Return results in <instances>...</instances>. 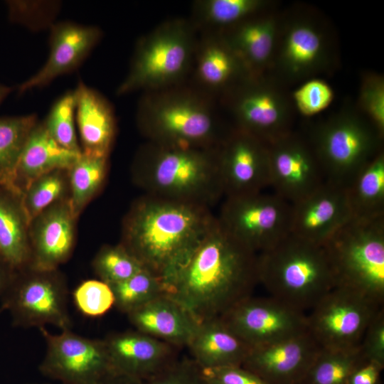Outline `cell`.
Wrapping results in <instances>:
<instances>
[{
	"instance_id": "1",
	"label": "cell",
	"mask_w": 384,
	"mask_h": 384,
	"mask_svg": "<svg viewBox=\"0 0 384 384\" xmlns=\"http://www.w3.org/2000/svg\"><path fill=\"white\" fill-rule=\"evenodd\" d=\"M257 254L220 224L212 225L166 286L167 294L199 322L223 316L259 283Z\"/></svg>"
},
{
	"instance_id": "2",
	"label": "cell",
	"mask_w": 384,
	"mask_h": 384,
	"mask_svg": "<svg viewBox=\"0 0 384 384\" xmlns=\"http://www.w3.org/2000/svg\"><path fill=\"white\" fill-rule=\"evenodd\" d=\"M215 218L209 208L146 194L125 218L120 244L166 290Z\"/></svg>"
},
{
	"instance_id": "3",
	"label": "cell",
	"mask_w": 384,
	"mask_h": 384,
	"mask_svg": "<svg viewBox=\"0 0 384 384\" xmlns=\"http://www.w3.org/2000/svg\"><path fill=\"white\" fill-rule=\"evenodd\" d=\"M146 195L210 208L224 196L217 147L193 148L147 142L134 166Z\"/></svg>"
},
{
	"instance_id": "4",
	"label": "cell",
	"mask_w": 384,
	"mask_h": 384,
	"mask_svg": "<svg viewBox=\"0 0 384 384\" xmlns=\"http://www.w3.org/2000/svg\"><path fill=\"white\" fill-rule=\"evenodd\" d=\"M136 119L147 142L183 147H217L230 130L220 122L213 97L183 83L144 92Z\"/></svg>"
},
{
	"instance_id": "5",
	"label": "cell",
	"mask_w": 384,
	"mask_h": 384,
	"mask_svg": "<svg viewBox=\"0 0 384 384\" xmlns=\"http://www.w3.org/2000/svg\"><path fill=\"white\" fill-rule=\"evenodd\" d=\"M257 265L270 297L303 312L336 286L324 246L292 234L258 253Z\"/></svg>"
},
{
	"instance_id": "6",
	"label": "cell",
	"mask_w": 384,
	"mask_h": 384,
	"mask_svg": "<svg viewBox=\"0 0 384 384\" xmlns=\"http://www.w3.org/2000/svg\"><path fill=\"white\" fill-rule=\"evenodd\" d=\"M198 32L190 20H167L138 41L117 95L161 90L183 83L191 73Z\"/></svg>"
},
{
	"instance_id": "7",
	"label": "cell",
	"mask_w": 384,
	"mask_h": 384,
	"mask_svg": "<svg viewBox=\"0 0 384 384\" xmlns=\"http://www.w3.org/2000/svg\"><path fill=\"white\" fill-rule=\"evenodd\" d=\"M323 246L336 286L353 289L383 305L384 215L351 218Z\"/></svg>"
},
{
	"instance_id": "8",
	"label": "cell",
	"mask_w": 384,
	"mask_h": 384,
	"mask_svg": "<svg viewBox=\"0 0 384 384\" xmlns=\"http://www.w3.org/2000/svg\"><path fill=\"white\" fill-rule=\"evenodd\" d=\"M382 136L371 123L342 114L320 125L310 143L326 181L346 188L381 151Z\"/></svg>"
},
{
	"instance_id": "9",
	"label": "cell",
	"mask_w": 384,
	"mask_h": 384,
	"mask_svg": "<svg viewBox=\"0 0 384 384\" xmlns=\"http://www.w3.org/2000/svg\"><path fill=\"white\" fill-rule=\"evenodd\" d=\"M68 299L67 284L57 270H38L28 265L14 270L0 309L9 311L16 327L40 329L51 325L64 330L72 327Z\"/></svg>"
},
{
	"instance_id": "10",
	"label": "cell",
	"mask_w": 384,
	"mask_h": 384,
	"mask_svg": "<svg viewBox=\"0 0 384 384\" xmlns=\"http://www.w3.org/2000/svg\"><path fill=\"white\" fill-rule=\"evenodd\" d=\"M291 204L275 194L262 191L225 197L216 216L235 239L258 254L290 234Z\"/></svg>"
},
{
	"instance_id": "11",
	"label": "cell",
	"mask_w": 384,
	"mask_h": 384,
	"mask_svg": "<svg viewBox=\"0 0 384 384\" xmlns=\"http://www.w3.org/2000/svg\"><path fill=\"white\" fill-rule=\"evenodd\" d=\"M382 306L353 289L337 285L310 310L308 331L321 347H356Z\"/></svg>"
},
{
	"instance_id": "12",
	"label": "cell",
	"mask_w": 384,
	"mask_h": 384,
	"mask_svg": "<svg viewBox=\"0 0 384 384\" xmlns=\"http://www.w3.org/2000/svg\"><path fill=\"white\" fill-rule=\"evenodd\" d=\"M46 354L39 365L43 376L60 384H101L114 371L103 339L82 336L71 329L53 334L40 329Z\"/></svg>"
},
{
	"instance_id": "13",
	"label": "cell",
	"mask_w": 384,
	"mask_h": 384,
	"mask_svg": "<svg viewBox=\"0 0 384 384\" xmlns=\"http://www.w3.org/2000/svg\"><path fill=\"white\" fill-rule=\"evenodd\" d=\"M237 129L270 144L289 134V113L283 97L260 78L249 75L223 95Z\"/></svg>"
},
{
	"instance_id": "14",
	"label": "cell",
	"mask_w": 384,
	"mask_h": 384,
	"mask_svg": "<svg viewBox=\"0 0 384 384\" xmlns=\"http://www.w3.org/2000/svg\"><path fill=\"white\" fill-rule=\"evenodd\" d=\"M251 348L306 331V315L277 299L252 297L241 301L220 317Z\"/></svg>"
},
{
	"instance_id": "15",
	"label": "cell",
	"mask_w": 384,
	"mask_h": 384,
	"mask_svg": "<svg viewBox=\"0 0 384 384\" xmlns=\"http://www.w3.org/2000/svg\"><path fill=\"white\" fill-rule=\"evenodd\" d=\"M225 197L263 191L270 186L268 144L235 127L217 146Z\"/></svg>"
},
{
	"instance_id": "16",
	"label": "cell",
	"mask_w": 384,
	"mask_h": 384,
	"mask_svg": "<svg viewBox=\"0 0 384 384\" xmlns=\"http://www.w3.org/2000/svg\"><path fill=\"white\" fill-rule=\"evenodd\" d=\"M268 149L270 186L290 204L309 196L326 181L310 142L289 132L268 144Z\"/></svg>"
},
{
	"instance_id": "17",
	"label": "cell",
	"mask_w": 384,
	"mask_h": 384,
	"mask_svg": "<svg viewBox=\"0 0 384 384\" xmlns=\"http://www.w3.org/2000/svg\"><path fill=\"white\" fill-rule=\"evenodd\" d=\"M320 348L307 330L252 347L242 366L268 384H299Z\"/></svg>"
},
{
	"instance_id": "18",
	"label": "cell",
	"mask_w": 384,
	"mask_h": 384,
	"mask_svg": "<svg viewBox=\"0 0 384 384\" xmlns=\"http://www.w3.org/2000/svg\"><path fill=\"white\" fill-rule=\"evenodd\" d=\"M351 218L346 188L326 181L291 204L290 234L323 245Z\"/></svg>"
},
{
	"instance_id": "19",
	"label": "cell",
	"mask_w": 384,
	"mask_h": 384,
	"mask_svg": "<svg viewBox=\"0 0 384 384\" xmlns=\"http://www.w3.org/2000/svg\"><path fill=\"white\" fill-rule=\"evenodd\" d=\"M101 30L70 21L50 27V52L43 66L17 87L18 94L48 85L58 77L79 66L99 42Z\"/></svg>"
},
{
	"instance_id": "20",
	"label": "cell",
	"mask_w": 384,
	"mask_h": 384,
	"mask_svg": "<svg viewBox=\"0 0 384 384\" xmlns=\"http://www.w3.org/2000/svg\"><path fill=\"white\" fill-rule=\"evenodd\" d=\"M103 340L114 371L142 381L177 359L176 347L136 329L112 333Z\"/></svg>"
},
{
	"instance_id": "21",
	"label": "cell",
	"mask_w": 384,
	"mask_h": 384,
	"mask_svg": "<svg viewBox=\"0 0 384 384\" xmlns=\"http://www.w3.org/2000/svg\"><path fill=\"white\" fill-rule=\"evenodd\" d=\"M200 34L191 70V85L213 98L249 75L222 33Z\"/></svg>"
},
{
	"instance_id": "22",
	"label": "cell",
	"mask_w": 384,
	"mask_h": 384,
	"mask_svg": "<svg viewBox=\"0 0 384 384\" xmlns=\"http://www.w3.org/2000/svg\"><path fill=\"white\" fill-rule=\"evenodd\" d=\"M75 218L69 202L51 206L36 218L31 242V267L55 270L68 259L74 245Z\"/></svg>"
},
{
	"instance_id": "23",
	"label": "cell",
	"mask_w": 384,
	"mask_h": 384,
	"mask_svg": "<svg viewBox=\"0 0 384 384\" xmlns=\"http://www.w3.org/2000/svg\"><path fill=\"white\" fill-rule=\"evenodd\" d=\"M127 315L136 330L176 348L188 346L200 323L168 294L159 297Z\"/></svg>"
},
{
	"instance_id": "24",
	"label": "cell",
	"mask_w": 384,
	"mask_h": 384,
	"mask_svg": "<svg viewBox=\"0 0 384 384\" xmlns=\"http://www.w3.org/2000/svg\"><path fill=\"white\" fill-rule=\"evenodd\" d=\"M82 153L60 146L49 134L44 123L37 122L31 130L21 151L15 176V186L21 196L40 177L69 169Z\"/></svg>"
},
{
	"instance_id": "25",
	"label": "cell",
	"mask_w": 384,
	"mask_h": 384,
	"mask_svg": "<svg viewBox=\"0 0 384 384\" xmlns=\"http://www.w3.org/2000/svg\"><path fill=\"white\" fill-rule=\"evenodd\" d=\"M75 121L82 153L108 156L115 134V118L110 102L97 90L80 81L74 90Z\"/></svg>"
},
{
	"instance_id": "26",
	"label": "cell",
	"mask_w": 384,
	"mask_h": 384,
	"mask_svg": "<svg viewBox=\"0 0 384 384\" xmlns=\"http://www.w3.org/2000/svg\"><path fill=\"white\" fill-rule=\"evenodd\" d=\"M187 347L202 369L242 366L251 349L220 317L201 321Z\"/></svg>"
},
{
	"instance_id": "27",
	"label": "cell",
	"mask_w": 384,
	"mask_h": 384,
	"mask_svg": "<svg viewBox=\"0 0 384 384\" xmlns=\"http://www.w3.org/2000/svg\"><path fill=\"white\" fill-rule=\"evenodd\" d=\"M222 33L249 75H260L270 60L275 42L271 18L247 19Z\"/></svg>"
},
{
	"instance_id": "28",
	"label": "cell",
	"mask_w": 384,
	"mask_h": 384,
	"mask_svg": "<svg viewBox=\"0 0 384 384\" xmlns=\"http://www.w3.org/2000/svg\"><path fill=\"white\" fill-rule=\"evenodd\" d=\"M21 198L0 186V257L14 270L30 265L31 243Z\"/></svg>"
},
{
	"instance_id": "29",
	"label": "cell",
	"mask_w": 384,
	"mask_h": 384,
	"mask_svg": "<svg viewBox=\"0 0 384 384\" xmlns=\"http://www.w3.org/2000/svg\"><path fill=\"white\" fill-rule=\"evenodd\" d=\"M352 218L384 215V154L380 151L346 187Z\"/></svg>"
},
{
	"instance_id": "30",
	"label": "cell",
	"mask_w": 384,
	"mask_h": 384,
	"mask_svg": "<svg viewBox=\"0 0 384 384\" xmlns=\"http://www.w3.org/2000/svg\"><path fill=\"white\" fill-rule=\"evenodd\" d=\"M262 4L257 0L196 1L190 21L198 33L224 32L248 19Z\"/></svg>"
},
{
	"instance_id": "31",
	"label": "cell",
	"mask_w": 384,
	"mask_h": 384,
	"mask_svg": "<svg viewBox=\"0 0 384 384\" xmlns=\"http://www.w3.org/2000/svg\"><path fill=\"white\" fill-rule=\"evenodd\" d=\"M323 54V41L319 31L307 23H298L285 36L281 60L286 70L297 75L313 70Z\"/></svg>"
},
{
	"instance_id": "32",
	"label": "cell",
	"mask_w": 384,
	"mask_h": 384,
	"mask_svg": "<svg viewBox=\"0 0 384 384\" xmlns=\"http://www.w3.org/2000/svg\"><path fill=\"white\" fill-rule=\"evenodd\" d=\"M36 123L35 114L0 117V186L20 197L15 186L16 170L26 140Z\"/></svg>"
},
{
	"instance_id": "33",
	"label": "cell",
	"mask_w": 384,
	"mask_h": 384,
	"mask_svg": "<svg viewBox=\"0 0 384 384\" xmlns=\"http://www.w3.org/2000/svg\"><path fill=\"white\" fill-rule=\"evenodd\" d=\"M363 359L360 346L321 347L299 384H346L352 371Z\"/></svg>"
},
{
	"instance_id": "34",
	"label": "cell",
	"mask_w": 384,
	"mask_h": 384,
	"mask_svg": "<svg viewBox=\"0 0 384 384\" xmlns=\"http://www.w3.org/2000/svg\"><path fill=\"white\" fill-rule=\"evenodd\" d=\"M107 157L82 152L68 169L71 187L69 204L75 218L102 186L106 176Z\"/></svg>"
},
{
	"instance_id": "35",
	"label": "cell",
	"mask_w": 384,
	"mask_h": 384,
	"mask_svg": "<svg viewBox=\"0 0 384 384\" xmlns=\"http://www.w3.org/2000/svg\"><path fill=\"white\" fill-rule=\"evenodd\" d=\"M110 287L114 299V306L127 314L159 297L167 294L161 280L144 268Z\"/></svg>"
},
{
	"instance_id": "36",
	"label": "cell",
	"mask_w": 384,
	"mask_h": 384,
	"mask_svg": "<svg viewBox=\"0 0 384 384\" xmlns=\"http://www.w3.org/2000/svg\"><path fill=\"white\" fill-rule=\"evenodd\" d=\"M75 91H69L55 102L43 123L49 134L60 146L82 153L75 132Z\"/></svg>"
},
{
	"instance_id": "37",
	"label": "cell",
	"mask_w": 384,
	"mask_h": 384,
	"mask_svg": "<svg viewBox=\"0 0 384 384\" xmlns=\"http://www.w3.org/2000/svg\"><path fill=\"white\" fill-rule=\"evenodd\" d=\"M93 267L100 280L110 286L129 279L144 268L121 244L102 248L94 260Z\"/></svg>"
},
{
	"instance_id": "38",
	"label": "cell",
	"mask_w": 384,
	"mask_h": 384,
	"mask_svg": "<svg viewBox=\"0 0 384 384\" xmlns=\"http://www.w3.org/2000/svg\"><path fill=\"white\" fill-rule=\"evenodd\" d=\"M60 171H55L40 177L23 192L21 205L28 225L61 196L64 181Z\"/></svg>"
},
{
	"instance_id": "39",
	"label": "cell",
	"mask_w": 384,
	"mask_h": 384,
	"mask_svg": "<svg viewBox=\"0 0 384 384\" xmlns=\"http://www.w3.org/2000/svg\"><path fill=\"white\" fill-rule=\"evenodd\" d=\"M9 19L32 30L51 27L60 9V4L50 1H7Z\"/></svg>"
},
{
	"instance_id": "40",
	"label": "cell",
	"mask_w": 384,
	"mask_h": 384,
	"mask_svg": "<svg viewBox=\"0 0 384 384\" xmlns=\"http://www.w3.org/2000/svg\"><path fill=\"white\" fill-rule=\"evenodd\" d=\"M74 302L84 315L99 317L106 314L114 304L110 286L101 280L82 282L74 291Z\"/></svg>"
},
{
	"instance_id": "41",
	"label": "cell",
	"mask_w": 384,
	"mask_h": 384,
	"mask_svg": "<svg viewBox=\"0 0 384 384\" xmlns=\"http://www.w3.org/2000/svg\"><path fill=\"white\" fill-rule=\"evenodd\" d=\"M334 93L324 81L314 79L301 85L294 93V100L301 114L310 117L326 109L331 104Z\"/></svg>"
},
{
	"instance_id": "42",
	"label": "cell",
	"mask_w": 384,
	"mask_h": 384,
	"mask_svg": "<svg viewBox=\"0 0 384 384\" xmlns=\"http://www.w3.org/2000/svg\"><path fill=\"white\" fill-rule=\"evenodd\" d=\"M143 382L144 384H207L202 369L192 358H177Z\"/></svg>"
},
{
	"instance_id": "43",
	"label": "cell",
	"mask_w": 384,
	"mask_h": 384,
	"mask_svg": "<svg viewBox=\"0 0 384 384\" xmlns=\"http://www.w3.org/2000/svg\"><path fill=\"white\" fill-rule=\"evenodd\" d=\"M361 105L370 122L383 135L384 130V87L380 77H366L363 82Z\"/></svg>"
},
{
	"instance_id": "44",
	"label": "cell",
	"mask_w": 384,
	"mask_h": 384,
	"mask_svg": "<svg viewBox=\"0 0 384 384\" xmlns=\"http://www.w3.org/2000/svg\"><path fill=\"white\" fill-rule=\"evenodd\" d=\"M361 349L365 359L384 366V311L382 309L371 321L361 340Z\"/></svg>"
},
{
	"instance_id": "45",
	"label": "cell",
	"mask_w": 384,
	"mask_h": 384,
	"mask_svg": "<svg viewBox=\"0 0 384 384\" xmlns=\"http://www.w3.org/2000/svg\"><path fill=\"white\" fill-rule=\"evenodd\" d=\"M202 372L207 384H268L242 366L206 368Z\"/></svg>"
},
{
	"instance_id": "46",
	"label": "cell",
	"mask_w": 384,
	"mask_h": 384,
	"mask_svg": "<svg viewBox=\"0 0 384 384\" xmlns=\"http://www.w3.org/2000/svg\"><path fill=\"white\" fill-rule=\"evenodd\" d=\"M383 368L379 363L364 358L352 371L346 384H380Z\"/></svg>"
},
{
	"instance_id": "47",
	"label": "cell",
	"mask_w": 384,
	"mask_h": 384,
	"mask_svg": "<svg viewBox=\"0 0 384 384\" xmlns=\"http://www.w3.org/2000/svg\"><path fill=\"white\" fill-rule=\"evenodd\" d=\"M14 270L0 257V301L12 279Z\"/></svg>"
},
{
	"instance_id": "48",
	"label": "cell",
	"mask_w": 384,
	"mask_h": 384,
	"mask_svg": "<svg viewBox=\"0 0 384 384\" xmlns=\"http://www.w3.org/2000/svg\"><path fill=\"white\" fill-rule=\"evenodd\" d=\"M101 384H144L139 379L113 372Z\"/></svg>"
},
{
	"instance_id": "49",
	"label": "cell",
	"mask_w": 384,
	"mask_h": 384,
	"mask_svg": "<svg viewBox=\"0 0 384 384\" xmlns=\"http://www.w3.org/2000/svg\"><path fill=\"white\" fill-rule=\"evenodd\" d=\"M13 87L0 83V104L13 91Z\"/></svg>"
},
{
	"instance_id": "50",
	"label": "cell",
	"mask_w": 384,
	"mask_h": 384,
	"mask_svg": "<svg viewBox=\"0 0 384 384\" xmlns=\"http://www.w3.org/2000/svg\"><path fill=\"white\" fill-rule=\"evenodd\" d=\"M27 384H47V383H27Z\"/></svg>"
}]
</instances>
